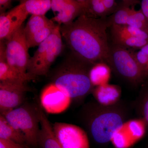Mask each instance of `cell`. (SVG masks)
Returning a JSON list of instances; mask_svg holds the SVG:
<instances>
[{
	"instance_id": "obj_1",
	"label": "cell",
	"mask_w": 148,
	"mask_h": 148,
	"mask_svg": "<svg viewBox=\"0 0 148 148\" xmlns=\"http://www.w3.org/2000/svg\"><path fill=\"white\" fill-rule=\"evenodd\" d=\"M107 18L82 15L71 24L60 27L61 36L72 53L84 61L95 64H108L110 47L108 43Z\"/></svg>"
},
{
	"instance_id": "obj_2",
	"label": "cell",
	"mask_w": 148,
	"mask_h": 148,
	"mask_svg": "<svg viewBox=\"0 0 148 148\" xmlns=\"http://www.w3.org/2000/svg\"><path fill=\"white\" fill-rule=\"evenodd\" d=\"M93 65L71 52L56 69L52 83L72 99L82 98L93 87L89 78Z\"/></svg>"
},
{
	"instance_id": "obj_3",
	"label": "cell",
	"mask_w": 148,
	"mask_h": 148,
	"mask_svg": "<svg viewBox=\"0 0 148 148\" xmlns=\"http://www.w3.org/2000/svg\"><path fill=\"white\" fill-rule=\"evenodd\" d=\"M61 26L57 25L47 38L38 46L30 58L27 73L35 77L47 75L51 66L62 52L63 48Z\"/></svg>"
},
{
	"instance_id": "obj_4",
	"label": "cell",
	"mask_w": 148,
	"mask_h": 148,
	"mask_svg": "<svg viewBox=\"0 0 148 148\" xmlns=\"http://www.w3.org/2000/svg\"><path fill=\"white\" fill-rule=\"evenodd\" d=\"M15 129L24 135L26 142L36 145L39 134V118L38 110L22 106L1 114Z\"/></svg>"
},
{
	"instance_id": "obj_5",
	"label": "cell",
	"mask_w": 148,
	"mask_h": 148,
	"mask_svg": "<svg viewBox=\"0 0 148 148\" xmlns=\"http://www.w3.org/2000/svg\"><path fill=\"white\" fill-rule=\"evenodd\" d=\"M124 123L122 115L117 111L111 110L100 111L90 120V134L96 143L106 144L111 141Z\"/></svg>"
},
{
	"instance_id": "obj_6",
	"label": "cell",
	"mask_w": 148,
	"mask_h": 148,
	"mask_svg": "<svg viewBox=\"0 0 148 148\" xmlns=\"http://www.w3.org/2000/svg\"><path fill=\"white\" fill-rule=\"evenodd\" d=\"M108 64L119 75L132 83H139L145 77L135 60L134 52L114 45L110 47Z\"/></svg>"
},
{
	"instance_id": "obj_7",
	"label": "cell",
	"mask_w": 148,
	"mask_h": 148,
	"mask_svg": "<svg viewBox=\"0 0 148 148\" xmlns=\"http://www.w3.org/2000/svg\"><path fill=\"white\" fill-rule=\"evenodd\" d=\"M23 25L12 35L6 43L7 61L10 67L18 71L27 73L30 59L29 47Z\"/></svg>"
},
{
	"instance_id": "obj_8",
	"label": "cell",
	"mask_w": 148,
	"mask_h": 148,
	"mask_svg": "<svg viewBox=\"0 0 148 148\" xmlns=\"http://www.w3.org/2000/svg\"><path fill=\"white\" fill-rule=\"evenodd\" d=\"M57 25L45 15H31L24 27L29 48L39 46L53 33Z\"/></svg>"
},
{
	"instance_id": "obj_9",
	"label": "cell",
	"mask_w": 148,
	"mask_h": 148,
	"mask_svg": "<svg viewBox=\"0 0 148 148\" xmlns=\"http://www.w3.org/2000/svg\"><path fill=\"white\" fill-rule=\"evenodd\" d=\"M53 128L63 148H90L87 134L79 126L66 123L56 122Z\"/></svg>"
},
{
	"instance_id": "obj_10",
	"label": "cell",
	"mask_w": 148,
	"mask_h": 148,
	"mask_svg": "<svg viewBox=\"0 0 148 148\" xmlns=\"http://www.w3.org/2000/svg\"><path fill=\"white\" fill-rule=\"evenodd\" d=\"M41 104L47 113L58 114L70 107L72 98L59 89L53 83L46 86L40 97Z\"/></svg>"
},
{
	"instance_id": "obj_11",
	"label": "cell",
	"mask_w": 148,
	"mask_h": 148,
	"mask_svg": "<svg viewBox=\"0 0 148 148\" xmlns=\"http://www.w3.org/2000/svg\"><path fill=\"white\" fill-rule=\"evenodd\" d=\"M51 9L56 15L52 19L58 25H68L83 15L82 0H51Z\"/></svg>"
},
{
	"instance_id": "obj_12",
	"label": "cell",
	"mask_w": 148,
	"mask_h": 148,
	"mask_svg": "<svg viewBox=\"0 0 148 148\" xmlns=\"http://www.w3.org/2000/svg\"><path fill=\"white\" fill-rule=\"evenodd\" d=\"M27 90L25 84L0 82L1 114L19 107L24 101Z\"/></svg>"
},
{
	"instance_id": "obj_13",
	"label": "cell",
	"mask_w": 148,
	"mask_h": 148,
	"mask_svg": "<svg viewBox=\"0 0 148 148\" xmlns=\"http://www.w3.org/2000/svg\"><path fill=\"white\" fill-rule=\"evenodd\" d=\"M36 77L27 73L16 71L9 65L6 56V44L1 41L0 45V82L14 84H25Z\"/></svg>"
},
{
	"instance_id": "obj_14",
	"label": "cell",
	"mask_w": 148,
	"mask_h": 148,
	"mask_svg": "<svg viewBox=\"0 0 148 148\" xmlns=\"http://www.w3.org/2000/svg\"><path fill=\"white\" fill-rule=\"evenodd\" d=\"M82 15L93 18H106L115 12L119 5L114 0H82Z\"/></svg>"
},
{
	"instance_id": "obj_15",
	"label": "cell",
	"mask_w": 148,
	"mask_h": 148,
	"mask_svg": "<svg viewBox=\"0 0 148 148\" xmlns=\"http://www.w3.org/2000/svg\"><path fill=\"white\" fill-rule=\"evenodd\" d=\"M40 128L38 141L43 148H63L54 134L53 127L44 112L41 109L38 110Z\"/></svg>"
},
{
	"instance_id": "obj_16",
	"label": "cell",
	"mask_w": 148,
	"mask_h": 148,
	"mask_svg": "<svg viewBox=\"0 0 148 148\" xmlns=\"http://www.w3.org/2000/svg\"><path fill=\"white\" fill-rule=\"evenodd\" d=\"M139 2L137 1H123L115 12L107 19L108 27L113 25H126L133 5Z\"/></svg>"
},
{
	"instance_id": "obj_17",
	"label": "cell",
	"mask_w": 148,
	"mask_h": 148,
	"mask_svg": "<svg viewBox=\"0 0 148 148\" xmlns=\"http://www.w3.org/2000/svg\"><path fill=\"white\" fill-rule=\"evenodd\" d=\"M93 95L99 103L108 106L117 100L120 90L116 86L107 84L97 86L93 90Z\"/></svg>"
},
{
	"instance_id": "obj_18",
	"label": "cell",
	"mask_w": 148,
	"mask_h": 148,
	"mask_svg": "<svg viewBox=\"0 0 148 148\" xmlns=\"http://www.w3.org/2000/svg\"><path fill=\"white\" fill-rule=\"evenodd\" d=\"M111 72L110 66L107 63L99 62L94 64L89 71V78L92 86L97 87L108 84Z\"/></svg>"
},
{
	"instance_id": "obj_19",
	"label": "cell",
	"mask_w": 148,
	"mask_h": 148,
	"mask_svg": "<svg viewBox=\"0 0 148 148\" xmlns=\"http://www.w3.org/2000/svg\"><path fill=\"white\" fill-rule=\"evenodd\" d=\"M0 138L11 140L21 145L27 142L24 135L12 127L1 114L0 115Z\"/></svg>"
},
{
	"instance_id": "obj_20",
	"label": "cell",
	"mask_w": 148,
	"mask_h": 148,
	"mask_svg": "<svg viewBox=\"0 0 148 148\" xmlns=\"http://www.w3.org/2000/svg\"><path fill=\"white\" fill-rule=\"evenodd\" d=\"M112 34L114 45L125 48L141 49L148 43V41L135 37L117 34Z\"/></svg>"
},
{
	"instance_id": "obj_21",
	"label": "cell",
	"mask_w": 148,
	"mask_h": 148,
	"mask_svg": "<svg viewBox=\"0 0 148 148\" xmlns=\"http://www.w3.org/2000/svg\"><path fill=\"white\" fill-rule=\"evenodd\" d=\"M20 2L29 14L45 15L51 9V0H25Z\"/></svg>"
},
{
	"instance_id": "obj_22",
	"label": "cell",
	"mask_w": 148,
	"mask_h": 148,
	"mask_svg": "<svg viewBox=\"0 0 148 148\" xmlns=\"http://www.w3.org/2000/svg\"><path fill=\"white\" fill-rule=\"evenodd\" d=\"M111 34L135 37L148 41V34L141 29L129 25H113L110 27Z\"/></svg>"
},
{
	"instance_id": "obj_23",
	"label": "cell",
	"mask_w": 148,
	"mask_h": 148,
	"mask_svg": "<svg viewBox=\"0 0 148 148\" xmlns=\"http://www.w3.org/2000/svg\"><path fill=\"white\" fill-rule=\"evenodd\" d=\"M132 7L126 25L138 28L148 34V21L141 9L135 10V6Z\"/></svg>"
},
{
	"instance_id": "obj_24",
	"label": "cell",
	"mask_w": 148,
	"mask_h": 148,
	"mask_svg": "<svg viewBox=\"0 0 148 148\" xmlns=\"http://www.w3.org/2000/svg\"><path fill=\"white\" fill-rule=\"evenodd\" d=\"M134 55L138 65L145 75V70L148 63V56L140 50L137 52H134Z\"/></svg>"
},
{
	"instance_id": "obj_25",
	"label": "cell",
	"mask_w": 148,
	"mask_h": 148,
	"mask_svg": "<svg viewBox=\"0 0 148 148\" xmlns=\"http://www.w3.org/2000/svg\"><path fill=\"white\" fill-rule=\"evenodd\" d=\"M0 148H26L21 144L11 140L0 138Z\"/></svg>"
},
{
	"instance_id": "obj_26",
	"label": "cell",
	"mask_w": 148,
	"mask_h": 148,
	"mask_svg": "<svg viewBox=\"0 0 148 148\" xmlns=\"http://www.w3.org/2000/svg\"><path fill=\"white\" fill-rule=\"evenodd\" d=\"M12 2L10 0H0L1 14L5 12V11L10 7Z\"/></svg>"
},
{
	"instance_id": "obj_27",
	"label": "cell",
	"mask_w": 148,
	"mask_h": 148,
	"mask_svg": "<svg viewBox=\"0 0 148 148\" xmlns=\"http://www.w3.org/2000/svg\"><path fill=\"white\" fill-rule=\"evenodd\" d=\"M143 114L144 121L148 125V96L145 99L143 103Z\"/></svg>"
},
{
	"instance_id": "obj_28",
	"label": "cell",
	"mask_w": 148,
	"mask_h": 148,
	"mask_svg": "<svg viewBox=\"0 0 148 148\" xmlns=\"http://www.w3.org/2000/svg\"><path fill=\"white\" fill-rule=\"evenodd\" d=\"M140 9L148 21V0H143L141 2Z\"/></svg>"
},
{
	"instance_id": "obj_29",
	"label": "cell",
	"mask_w": 148,
	"mask_h": 148,
	"mask_svg": "<svg viewBox=\"0 0 148 148\" xmlns=\"http://www.w3.org/2000/svg\"><path fill=\"white\" fill-rule=\"evenodd\" d=\"M140 50L142 51L143 52H144L145 54L148 56V43L145 45V46L143 47Z\"/></svg>"
},
{
	"instance_id": "obj_30",
	"label": "cell",
	"mask_w": 148,
	"mask_h": 148,
	"mask_svg": "<svg viewBox=\"0 0 148 148\" xmlns=\"http://www.w3.org/2000/svg\"><path fill=\"white\" fill-rule=\"evenodd\" d=\"M145 77L148 76V63L147 67H146L145 70Z\"/></svg>"
},
{
	"instance_id": "obj_31",
	"label": "cell",
	"mask_w": 148,
	"mask_h": 148,
	"mask_svg": "<svg viewBox=\"0 0 148 148\" xmlns=\"http://www.w3.org/2000/svg\"><path fill=\"white\" fill-rule=\"evenodd\" d=\"M147 148H148V147Z\"/></svg>"
}]
</instances>
